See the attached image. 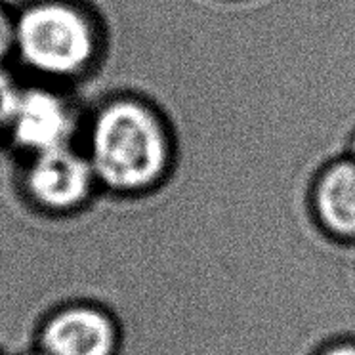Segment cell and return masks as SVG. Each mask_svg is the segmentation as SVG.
Segmentation results:
<instances>
[{"label": "cell", "instance_id": "6", "mask_svg": "<svg viewBox=\"0 0 355 355\" xmlns=\"http://www.w3.org/2000/svg\"><path fill=\"white\" fill-rule=\"evenodd\" d=\"M311 202L324 232L355 237V162L349 157L331 162L319 174Z\"/></svg>", "mask_w": 355, "mask_h": 355}, {"label": "cell", "instance_id": "10", "mask_svg": "<svg viewBox=\"0 0 355 355\" xmlns=\"http://www.w3.org/2000/svg\"><path fill=\"white\" fill-rule=\"evenodd\" d=\"M16 355H44V354H42L40 349H37V347L29 344V347H25V349H21V352H17Z\"/></svg>", "mask_w": 355, "mask_h": 355}, {"label": "cell", "instance_id": "1", "mask_svg": "<svg viewBox=\"0 0 355 355\" xmlns=\"http://www.w3.org/2000/svg\"><path fill=\"white\" fill-rule=\"evenodd\" d=\"M85 153L101 197L132 202L164 184L174 162L166 119L136 94H111L98 101L85 124Z\"/></svg>", "mask_w": 355, "mask_h": 355}, {"label": "cell", "instance_id": "11", "mask_svg": "<svg viewBox=\"0 0 355 355\" xmlns=\"http://www.w3.org/2000/svg\"><path fill=\"white\" fill-rule=\"evenodd\" d=\"M347 157L355 162V134H354V138H352V141H349V151H347Z\"/></svg>", "mask_w": 355, "mask_h": 355}, {"label": "cell", "instance_id": "2", "mask_svg": "<svg viewBox=\"0 0 355 355\" xmlns=\"http://www.w3.org/2000/svg\"><path fill=\"white\" fill-rule=\"evenodd\" d=\"M107 33L83 0H25L14 12L12 55L50 85L77 83L100 69Z\"/></svg>", "mask_w": 355, "mask_h": 355}, {"label": "cell", "instance_id": "9", "mask_svg": "<svg viewBox=\"0 0 355 355\" xmlns=\"http://www.w3.org/2000/svg\"><path fill=\"white\" fill-rule=\"evenodd\" d=\"M324 355H355V347L352 346H342V347H334L331 352H327Z\"/></svg>", "mask_w": 355, "mask_h": 355}, {"label": "cell", "instance_id": "4", "mask_svg": "<svg viewBox=\"0 0 355 355\" xmlns=\"http://www.w3.org/2000/svg\"><path fill=\"white\" fill-rule=\"evenodd\" d=\"M31 346L44 355H121L124 327L116 311L92 296L48 306L33 324Z\"/></svg>", "mask_w": 355, "mask_h": 355}, {"label": "cell", "instance_id": "7", "mask_svg": "<svg viewBox=\"0 0 355 355\" xmlns=\"http://www.w3.org/2000/svg\"><path fill=\"white\" fill-rule=\"evenodd\" d=\"M17 90H19V85L16 78L0 65V144L6 141L10 116H12Z\"/></svg>", "mask_w": 355, "mask_h": 355}, {"label": "cell", "instance_id": "3", "mask_svg": "<svg viewBox=\"0 0 355 355\" xmlns=\"http://www.w3.org/2000/svg\"><path fill=\"white\" fill-rule=\"evenodd\" d=\"M14 186L21 207L46 222L77 220L101 199L90 159L77 146L24 157Z\"/></svg>", "mask_w": 355, "mask_h": 355}, {"label": "cell", "instance_id": "8", "mask_svg": "<svg viewBox=\"0 0 355 355\" xmlns=\"http://www.w3.org/2000/svg\"><path fill=\"white\" fill-rule=\"evenodd\" d=\"M12 27H14V12L0 0V65L12 58Z\"/></svg>", "mask_w": 355, "mask_h": 355}, {"label": "cell", "instance_id": "12", "mask_svg": "<svg viewBox=\"0 0 355 355\" xmlns=\"http://www.w3.org/2000/svg\"><path fill=\"white\" fill-rule=\"evenodd\" d=\"M0 355H6V354H4V349H0Z\"/></svg>", "mask_w": 355, "mask_h": 355}, {"label": "cell", "instance_id": "5", "mask_svg": "<svg viewBox=\"0 0 355 355\" xmlns=\"http://www.w3.org/2000/svg\"><path fill=\"white\" fill-rule=\"evenodd\" d=\"M83 130L85 124L77 101L58 85L39 80L35 85L19 86L6 144L24 159L60 147L77 146Z\"/></svg>", "mask_w": 355, "mask_h": 355}]
</instances>
